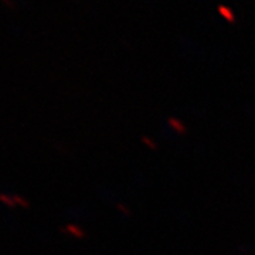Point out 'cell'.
Returning <instances> with one entry per match:
<instances>
[{"mask_svg": "<svg viewBox=\"0 0 255 255\" xmlns=\"http://www.w3.org/2000/svg\"><path fill=\"white\" fill-rule=\"evenodd\" d=\"M13 199L16 201V206H20V207H23V209H27L28 207V203L21 196H18V194H14L13 196Z\"/></svg>", "mask_w": 255, "mask_h": 255, "instance_id": "cell-2", "label": "cell"}, {"mask_svg": "<svg viewBox=\"0 0 255 255\" xmlns=\"http://www.w3.org/2000/svg\"><path fill=\"white\" fill-rule=\"evenodd\" d=\"M0 201L4 204V206H7L9 209H16L17 206H16V201L13 199V196H9V194H6V193H0Z\"/></svg>", "mask_w": 255, "mask_h": 255, "instance_id": "cell-1", "label": "cell"}]
</instances>
